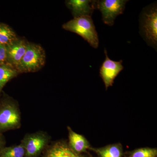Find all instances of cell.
I'll return each mask as SVG.
<instances>
[{
  "label": "cell",
  "mask_w": 157,
  "mask_h": 157,
  "mask_svg": "<svg viewBox=\"0 0 157 157\" xmlns=\"http://www.w3.org/2000/svg\"><path fill=\"white\" fill-rule=\"evenodd\" d=\"M104 53L106 58L100 68V74L107 90L109 86H112L114 79L124 67L122 60L115 61L109 59L105 49Z\"/></svg>",
  "instance_id": "6"
},
{
  "label": "cell",
  "mask_w": 157,
  "mask_h": 157,
  "mask_svg": "<svg viewBox=\"0 0 157 157\" xmlns=\"http://www.w3.org/2000/svg\"><path fill=\"white\" fill-rule=\"evenodd\" d=\"M45 61L43 48L40 45L27 43L26 50L17 71L24 73L36 72L44 66Z\"/></svg>",
  "instance_id": "3"
},
{
  "label": "cell",
  "mask_w": 157,
  "mask_h": 157,
  "mask_svg": "<svg viewBox=\"0 0 157 157\" xmlns=\"http://www.w3.org/2000/svg\"><path fill=\"white\" fill-rule=\"evenodd\" d=\"M69 144L71 149L76 153L85 151L90 147V144L85 137L77 134L68 127Z\"/></svg>",
  "instance_id": "10"
},
{
  "label": "cell",
  "mask_w": 157,
  "mask_h": 157,
  "mask_svg": "<svg viewBox=\"0 0 157 157\" xmlns=\"http://www.w3.org/2000/svg\"><path fill=\"white\" fill-rule=\"evenodd\" d=\"M3 144H4V142H3L2 139L0 135V151L3 148Z\"/></svg>",
  "instance_id": "18"
},
{
  "label": "cell",
  "mask_w": 157,
  "mask_h": 157,
  "mask_svg": "<svg viewBox=\"0 0 157 157\" xmlns=\"http://www.w3.org/2000/svg\"><path fill=\"white\" fill-rule=\"evenodd\" d=\"M49 138L42 132L26 135L21 143L25 148L26 157H34L42 151L48 142Z\"/></svg>",
  "instance_id": "7"
},
{
  "label": "cell",
  "mask_w": 157,
  "mask_h": 157,
  "mask_svg": "<svg viewBox=\"0 0 157 157\" xmlns=\"http://www.w3.org/2000/svg\"><path fill=\"white\" fill-rule=\"evenodd\" d=\"M20 125V114L15 104L8 103L0 107V131L17 128Z\"/></svg>",
  "instance_id": "5"
},
{
  "label": "cell",
  "mask_w": 157,
  "mask_h": 157,
  "mask_svg": "<svg viewBox=\"0 0 157 157\" xmlns=\"http://www.w3.org/2000/svg\"><path fill=\"white\" fill-rule=\"evenodd\" d=\"M65 30L75 33L87 41L94 48H97L99 41L91 17L81 16L74 17L63 25Z\"/></svg>",
  "instance_id": "1"
},
{
  "label": "cell",
  "mask_w": 157,
  "mask_h": 157,
  "mask_svg": "<svg viewBox=\"0 0 157 157\" xmlns=\"http://www.w3.org/2000/svg\"><path fill=\"white\" fill-rule=\"evenodd\" d=\"M128 2L127 0L96 1V9L101 11L104 23L111 26L116 17L123 14Z\"/></svg>",
  "instance_id": "4"
},
{
  "label": "cell",
  "mask_w": 157,
  "mask_h": 157,
  "mask_svg": "<svg viewBox=\"0 0 157 157\" xmlns=\"http://www.w3.org/2000/svg\"><path fill=\"white\" fill-rule=\"evenodd\" d=\"M45 157H80L67 145L58 142L48 149Z\"/></svg>",
  "instance_id": "11"
},
{
  "label": "cell",
  "mask_w": 157,
  "mask_h": 157,
  "mask_svg": "<svg viewBox=\"0 0 157 157\" xmlns=\"http://www.w3.org/2000/svg\"><path fill=\"white\" fill-rule=\"evenodd\" d=\"M141 35L150 46L157 48V8L156 4H152L143 9L140 16Z\"/></svg>",
  "instance_id": "2"
},
{
  "label": "cell",
  "mask_w": 157,
  "mask_h": 157,
  "mask_svg": "<svg viewBox=\"0 0 157 157\" xmlns=\"http://www.w3.org/2000/svg\"><path fill=\"white\" fill-rule=\"evenodd\" d=\"M15 33L5 24H0V44L7 46L17 40Z\"/></svg>",
  "instance_id": "13"
},
{
  "label": "cell",
  "mask_w": 157,
  "mask_h": 157,
  "mask_svg": "<svg viewBox=\"0 0 157 157\" xmlns=\"http://www.w3.org/2000/svg\"><path fill=\"white\" fill-rule=\"evenodd\" d=\"M17 71L10 65H0V92L7 82L17 76Z\"/></svg>",
  "instance_id": "12"
},
{
  "label": "cell",
  "mask_w": 157,
  "mask_h": 157,
  "mask_svg": "<svg viewBox=\"0 0 157 157\" xmlns=\"http://www.w3.org/2000/svg\"><path fill=\"white\" fill-rule=\"evenodd\" d=\"M157 154L156 149L145 147L136 150L132 153L131 157H155Z\"/></svg>",
  "instance_id": "16"
},
{
  "label": "cell",
  "mask_w": 157,
  "mask_h": 157,
  "mask_svg": "<svg viewBox=\"0 0 157 157\" xmlns=\"http://www.w3.org/2000/svg\"><path fill=\"white\" fill-rule=\"evenodd\" d=\"M7 61V48L6 46L0 44V65L5 64Z\"/></svg>",
  "instance_id": "17"
},
{
  "label": "cell",
  "mask_w": 157,
  "mask_h": 157,
  "mask_svg": "<svg viewBox=\"0 0 157 157\" xmlns=\"http://www.w3.org/2000/svg\"><path fill=\"white\" fill-rule=\"evenodd\" d=\"M27 43L22 40L17 39L6 46L7 61L17 70L27 49Z\"/></svg>",
  "instance_id": "8"
},
{
  "label": "cell",
  "mask_w": 157,
  "mask_h": 157,
  "mask_svg": "<svg viewBox=\"0 0 157 157\" xmlns=\"http://www.w3.org/2000/svg\"><path fill=\"white\" fill-rule=\"evenodd\" d=\"M25 148L22 143L16 146L4 147L0 151V157H24Z\"/></svg>",
  "instance_id": "14"
},
{
  "label": "cell",
  "mask_w": 157,
  "mask_h": 157,
  "mask_svg": "<svg viewBox=\"0 0 157 157\" xmlns=\"http://www.w3.org/2000/svg\"><path fill=\"white\" fill-rule=\"evenodd\" d=\"M101 157H121L122 149L120 145L113 144L97 150Z\"/></svg>",
  "instance_id": "15"
},
{
  "label": "cell",
  "mask_w": 157,
  "mask_h": 157,
  "mask_svg": "<svg viewBox=\"0 0 157 157\" xmlns=\"http://www.w3.org/2000/svg\"><path fill=\"white\" fill-rule=\"evenodd\" d=\"M96 2L94 0H70L66 1V4L72 11L74 17H91L96 9Z\"/></svg>",
  "instance_id": "9"
}]
</instances>
